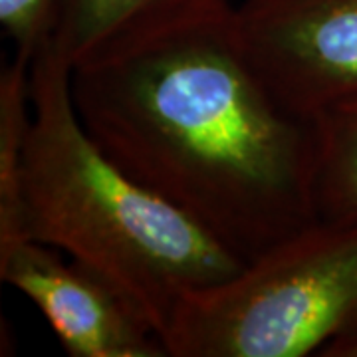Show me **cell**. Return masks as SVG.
Masks as SVG:
<instances>
[{
	"instance_id": "3",
	"label": "cell",
	"mask_w": 357,
	"mask_h": 357,
	"mask_svg": "<svg viewBox=\"0 0 357 357\" xmlns=\"http://www.w3.org/2000/svg\"><path fill=\"white\" fill-rule=\"evenodd\" d=\"M357 335V225L316 218L232 276L187 294L169 357H304Z\"/></svg>"
},
{
	"instance_id": "9",
	"label": "cell",
	"mask_w": 357,
	"mask_h": 357,
	"mask_svg": "<svg viewBox=\"0 0 357 357\" xmlns=\"http://www.w3.org/2000/svg\"><path fill=\"white\" fill-rule=\"evenodd\" d=\"M64 0H0V24L14 56L32 62L54 38Z\"/></svg>"
},
{
	"instance_id": "5",
	"label": "cell",
	"mask_w": 357,
	"mask_h": 357,
	"mask_svg": "<svg viewBox=\"0 0 357 357\" xmlns=\"http://www.w3.org/2000/svg\"><path fill=\"white\" fill-rule=\"evenodd\" d=\"M0 280L38 307L70 357H169L112 282L48 244L24 238L0 248Z\"/></svg>"
},
{
	"instance_id": "2",
	"label": "cell",
	"mask_w": 357,
	"mask_h": 357,
	"mask_svg": "<svg viewBox=\"0 0 357 357\" xmlns=\"http://www.w3.org/2000/svg\"><path fill=\"white\" fill-rule=\"evenodd\" d=\"M70 77L54 42L30 64L28 236L112 282L163 342L187 294L227 280L244 262L103 153L77 115Z\"/></svg>"
},
{
	"instance_id": "6",
	"label": "cell",
	"mask_w": 357,
	"mask_h": 357,
	"mask_svg": "<svg viewBox=\"0 0 357 357\" xmlns=\"http://www.w3.org/2000/svg\"><path fill=\"white\" fill-rule=\"evenodd\" d=\"M234 6L232 0H64L52 42L76 68Z\"/></svg>"
},
{
	"instance_id": "7",
	"label": "cell",
	"mask_w": 357,
	"mask_h": 357,
	"mask_svg": "<svg viewBox=\"0 0 357 357\" xmlns=\"http://www.w3.org/2000/svg\"><path fill=\"white\" fill-rule=\"evenodd\" d=\"M30 64L13 56L0 72V248L30 238L22 204L26 147L32 121Z\"/></svg>"
},
{
	"instance_id": "10",
	"label": "cell",
	"mask_w": 357,
	"mask_h": 357,
	"mask_svg": "<svg viewBox=\"0 0 357 357\" xmlns=\"http://www.w3.org/2000/svg\"><path fill=\"white\" fill-rule=\"evenodd\" d=\"M321 357H357V335L328 347Z\"/></svg>"
},
{
	"instance_id": "4",
	"label": "cell",
	"mask_w": 357,
	"mask_h": 357,
	"mask_svg": "<svg viewBox=\"0 0 357 357\" xmlns=\"http://www.w3.org/2000/svg\"><path fill=\"white\" fill-rule=\"evenodd\" d=\"M236 28L286 107L318 117L357 98V0H243Z\"/></svg>"
},
{
	"instance_id": "1",
	"label": "cell",
	"mask_w": 357,
	"mask_h": 357,
	"mask_svg": "<svg viewBox=\"0 0 357 357\" xmlns=\"http://www.w3.org/2000/svg\"><path fill=\"white\" fill-rule=\"evenodd\" d=\"M70 84L103 153L243 262L319 218L318 123L258 74L236 6L76 66Z\"/></svg>"
},
{
	"instance_id": "8",
	"label": "cell",
	"mask_w": 357,
	"mask_h": 357,
	"mask_svg": "<svg viewBox=\"0 0 357 357\" xmlns=\"http://www.w3.org/2000/svg\"><path fill=\"white\" fill-rule=\"evenodd\" d=\"M318 215L357 225V98L328 107L318 117Z\"/></svg>"
}]
</instances>
